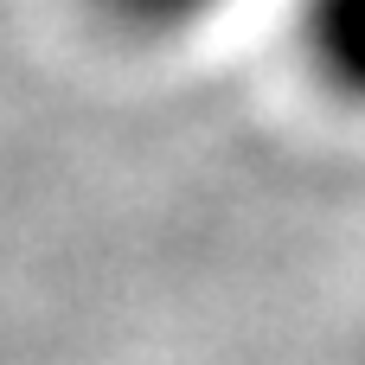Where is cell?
<instances>
[{"instance_id": "obj_1", "label": "cell", "mask_w": 365, "mask_h": 365, "mask_svg": "<svg viewBox=\"0 0 365 365\" xmlns=\"http://www.w3.org/2000/svg\"><path fill=\"white\" fill-rule=\"evenodd\" d=\"M302 38L314 71L340 90L365 103V0H308L302 6Z\"/></svg>"}, {"instance_id": "obj_2", "label": "cell", "mask_w": 365, "mask_h": 365, "mask_svg": "<svg viewBox=\"0 0 365 365\" xmlns=\"http://www.w3.org/2000/svg\"><path fill=\"white\" fill-rule=\"evenodd\" d=\"M109 26L135 32V38H167V32H186L199 26L218 0H90Z\"/></svg>"}]
</instances>
